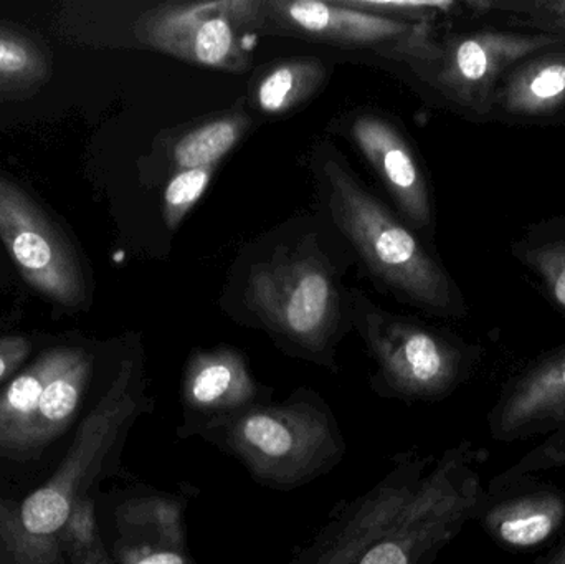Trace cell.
Listing matches in <instances>:
<instances>
[{
	"instance_id": "cell-1",
	"label": "cell",
	"mask_w": 565,
	"mask_h": 564,
	"mask_svg": "<svg viewBox=\"0 0 565 564\" xmlns=\"http://www.w3.org/2000/svg\"><path fill=\"white\" fill-rule=\"evenodd\" d=\"M483 459L470 440L440 456L417 447L395 454L381 480L334 509L291 564H435L487 502Z\"/></svg>"
},
{
	"instance_id": "cell-2",
	"label": "cell",
	"mask_w": 565,
	"mask_h": 564,
	"mask_svg": "<svg viewBox=\"0 0 565 564\" xmlns=\"http://www.w3.org/2000/svg\"><path fill=\"white\" fill-rule=\"evenodd\" d=\"M151 401L138 361L122 360L92 413L78 427L75 439L55 476L32 496L6 523V542L22 564H55L58 536L72 510L85 499L116 444Z\"/></svg>"
},
{
	"instance_id": "cell-3",
	"label": "cell",
	"mask_w": 565,
	"mask_h": 564,
	"mask_svg": "<svg viewBox=\"0 0 565 564\" xmlns=\"http://www.w3.org/2000/svg\"><path fill=\"white\" fill-rule=\"evenodd\" d=\"M194 437L235 457L262 486L285 492L324 476L345 454L334 413L311 390L205 424Z\"/></svg>"
},
{
	"instance_id": "cell-4",
	"label": "cell",
	"mask_w": 565,
	"mask_h": 564,
	"mask_svg": "<svg viewBox=\"0 0 565 564\" xmlns=\"http://www.w3.org/2000/svg\"><path fill=\"white\" fill-rule=\"evenodd\" d=\"M322 174L335 224L381 280L434 313H463L460 295L444 268L344 164L329 159Z\"/></svg>"
},
{
	"instance_id": "cell-5",
	"label": "cell",
	"mask_w": 565,
	"mask_h": 564,
	"mask_svg": "<svg viewBox=\"0 0 565 564\" xmlns=\"http://www.w3.org/2000/svg\"><path fill=\"white\" fill-rule=\"evenodd\" d=\"M247 301L268 330L308 360L335 370L332 347L341 318L338 288L322 258L285 252L252 268Z\"/></svg>"
},
{
	"instance_id": "cell-6",
	"label": "cell",
	"mask_w": 565,
	"mask_h": 564,
	"mask_svg": "<svg viewBox=\"0 0 565 564\" xmlns=\"http://www.w3.org/2000/svg\"><path fill=\"white\" fill-rule=\"evenodd\" d=\"M355 324L377 363L372 387L382 397L435 403L467 377L471 354L424 324L359 305Z\"/></svg>"
},
{
	"instance_id": "cell-7",
	"label": "cell",
	"mask_w": 565,
	"mask_h": 564,
	"mask_svg": "<svg viewBox=\"0 0 565 564\" xmlns=\"http://www.w3.org/2000/svg\"><path fill=\"white\" fill-rule=\"evenodd\" d=\"M267 2H172L139 17V42L207 68L242 72L250 65L255 32L264 25Z\"/></svg>"
},
{
	"instance_id": "cell-8",
	"label": "cell",
	"mask_w": 565,
	"mask_h": 564,
	"mask_svg": "<svg viewBox=\"0 0 565 564\" xmlns=\"http://www.w3.org/2000/svg\"><path fill=\"white\" fill-rule=\"evenodd\" d=\"M0 238L30 287L62 307H85L88 284L72 242L29 192L3 175Z\"/></svg>"
},
{
	"instance_id": "cell-9",
	"label": "cell",
	"mask_w": 565,
	"mask_h": 564,
	"mask_svg": "<svg viewBox=\"0 0 565 564\" xmlns=\"http://www.w3.org/2000/svg\"><path fill=\"white\" fill-rule=\"evenodd\" d=\"M565 33H521L480 30L455 36L441 46L431 65L430 82L455 105L473 115H493L501 82L524 60L559 45Z\"/></svg>"
},
{
	"instance_id": "cell-10",
	"label": "cell",
	"mask_w": 565,
	"mask_h": 564,
	"mask_svg": "<svg viewBox=\"0 0 565 564\" xmlns=\"http://www.w3.org/2000/svg\"><path fill=\"white\" fill-rule=\"evenodd\" d=\"M267 9L281 26L318 42L354 49H377L401 53L422 63H435L441 46L428 39L425 25L407 20L387 19L341 2H267Z\"/></svg>"
},
{
	"instance_id": "cell-11",
	"label": "cell",
	"mask_w": 565,
	"mask_h": 564,
	"mask_svg": "<svg viewBox=\"0 0 565 564\" xmlns=\"http://www.w3.org/2000/svg\"><path fill=\"white\" fill-rule=\"evenodd\" d=\"M270 397L271 391L255 380L241 351L225 347L195 351L189 357L182 377V424L178 436L194 437L205 424L270 403Z\"/></svg>"
},
{
	"instance_id": "cell-12",
	"label": "cell",
	"mask_w": 565,
	"mask_h": 564,
	"mask_svg": "<svg viewBox=\"0 0 565 564\" xmlns=\"http://www.w3.org/2000/svg\"><path fill=\"white\" fill-rule=\"evenodd\" d=\"M490 434L500 443L553 436L565 429V347L514 377L490 413Z\"/></svg>"
},
{
	"instance_id": "cell-13",
	"label": "cell",
	"mask_w": 565,
	"mask_h": 564,
	"mask_svg": "<svg viewBox=\"0 0 565 564\" xmlns=\"http://www.w3.org/2000/svg\"><path fill=\"white\" fill-rule=\"evenodd\" d=\"M491 540L511 550L530 552L553 540L565 526V493L527 482L500 497H488L478 515Z\"/></svg>"
},
{
	"instance_id": "cell-14",
	"label": "cell",
	"mask_w": 565,
	"mask_h": 564,
	"mask_svg": "<svg viewBox=\"0 0 565 564\" xmlns=\"http://www.w3.org/2000/svg\"><path fill=\"white\" fill-rule=\"evenodd\" d=\"M351 135L405 217L418 228L430 227L431 202L427 181L398 129L379 116L362 115L352 123Z\"/></svg>"
},
{
	"instance_id": "cell-15",
	"label": "cell",
	"mask_w": 565,
	"mask_h": 564,
	"mask_svg": "<svg viewBox=\"0 0 565 564\" xmlns=\"http://www.w3.org/2000/svg\"><path fill=\"white\" fill-rule=\"evenodd\" d=\"M565 106V40L511 70L494 96L493 113L546 118Z\"/></svg>"
},
{
	"instance_id": "cell-16",
	"label": "cell",
	"mask_w": 565,
	"mask_h": 564,
	"mask_svg": "<svg viewBox=\"0 0 565 564\" xmlns=\"http://www.w3.org/2000/svg\"><path fill=\"white\" fill-rule=\"evenodd\" d=\"M75 350L53 348L45 351L0 393V449L26 453L43 387Z\"/></svg>"
},
{
	"instance_id": "cell-17",
	"label": "cell",
	"mask_w": 565,
	"mask_h": 564,
	"mask_svg": "<svg viewBox=\"0 0 565 564\" xmlns=\"http://www.w3.org/2000/svg\"><path fill=\"white\" fill-rule=\"evenodd\" d=\"M92 373V354L76 348L73 357L46 381L26 453L43 449L65 433L82 406Z\"/></svg>"
},
{
	"instance_id": "cell-18",
	"label": "cell",
	"mask_w": 565,
	"mask_h": 564,
	"mask_svg": "<svg viewBox=\"0 0 565 564\" xmlns=\"http://www.w3.org/2000/svg\"><path fill=\"white\" fill-rule=\"evenodd\" d=\"M184 512L185 499L178 496L135 497L116 509V525L125 542L189 549Z\"/></svg>"
},
{
	"instance_id": "cell-19",
	"label": "cell",
	"mask_w": 565,
	"mask_h": 564,
	"mask_svg": "<svg viewBox=\"0 0 565 564\" xmlns=\"http://www.w3.org/2000/svg\"><path fill=\"white\" fill-rule=\"evenodd\" d=\"M52 73V53L42 40L0 22V102L35 95Z\"/></svg>"
},
{
	"instance_id": "cell-20",
	"label": "cell",
	"mask_w": 565,
	"mask_h": 564,
	"mask_svg": "<svg viewBox=\"0 0 565 564\" xmlns=\"http://www.w3.org/2000/svg\"><path fill=\"white\" fill-rule=\"evenodd\" d=\"M324 76V65L319 60H285L262 76L255 88V103L268 115H281L318 92Z\"/></svg>"
},
{
	"instance_id": "cell-21",
	"label": "cell",
	"mask_w": 565,
	"mask_h": 564,
	"mask_svg": "<svg viewBox=\"0 0 565 564\" xmlns=\"http://www.w3.org/2000/svg\"><path fill=\"white\" fill-rule=\"evenodd\" d=\"M513 254L543 280L551 300L565 313V217L533 225Z\"/></svg>"
},
{
	"instance_id": "cell-22",
	"label": "cell",
	"mask_w": 565,
	"mask_h": 564,
	"mask_svg": "<svg viewBox=\"0 0 565 564\" xmlns=\"http://www.w3.org/2000/svg\"><path fill=\"white\" fill-rule=\"evenodd\" d=\"M250 128L245 115H227L201 123L189 129L172 146L171 158L178 171L181 169L217 166L232 151Z\"/></svg>"
},
{
	"instance_id": "cell-23",
	"label": "cell",
	"mask_w": 565,
	"mask_h": 564,
	"mask_svg": "<svg viewBox=\"0 0 565 564\" xmlns=\"http://www.w3.org/2000/svg\"><path fill=\"white\" fill-rule=\"evenodd\" d=\"M565 469V429L546 437L540 446L526 454L520 462L491 480V487L500 492L516 489L523 483L537 480V476Z\"/></svg>"
},
{
	"instance_id": "cell-24",
	"label": "cell",
	"mask_w": 565,
	"mask_h": 564,
	"mask_svg": "<svg viewBox=\"0 0 565 564\" xmlns=\"http://www.w3.org/2000/svg\"><path fill=\"white\" fill-rule=\"evenodd\" d=\"M215 166L181 169L172 175L164 191V221L171 231L178 228L185 215L198 204L209 188Z\"/></svg>"
},
{
	"instance_id": "cell-25",
	"label": "cell",
	"mask_w": 565,
	"mask_h": 564,
	"mask_svg": "<svg viewBox=\"0 0 565 564\" xmlns=\"http://www.w3.org/2000/svg\"><path fill=\"white\" fill-rule=\"evenodd\" d=\"M102 543L96 523L95 500L85 497L76 503L58 536V550L68 555L72 564H83L86 556Z\"/></svg>"
},
{
	"instance_id": "cell-26",
	"label": "cell",
	"mask_w": 565,
	"mask_h": 564,
	"mask_svg": "<svg viewBox=\"0 0 565 564\" xmlns=\"http://www.w3.org/2000/svg\"><path fill=\"white\" fill-rule=\"evenodd\" d=\"M115 564H194L189 549L125 542L115 545Z\"/></svg>"
},
{
	"instance_id": "cell-27",
	"label": "cell",
	"mask_w": 565,
	"mask_h": 564,
	"mask_svg": "<svg viewBox=\"0 0 565 564\" xmlns=\"http://www.w3.org/2000/svg\"><path fill=\"white\" fill-rule=\"evenodd\" d=\"M342 6L352 9L364 10L375 15L387 17V19H414L418 22H428L437 13L451 9V2H369V0H341Z\"/></svg>"
},
{
	"instance_id": "cell-28",
	"label": "cell",
	"mask_w": 565,
	"mask_h": 564,
	"mask_svg": "<svg viewBox=\"0 0 565 564\" xmlns=\"http://www.w3.org/2000/svg\"><path fill=\"white\" fill-rule=\"evenodd\" d=\"M32 344L23 337L0 338V381L19 370L29 358Z\"/></svg>"
},
{
	"instance_id": "cell-29",
	"label": "cell",
	"mask_w": 565,
	"mask_h": 564,
	"mask_svg": "<svg viewBox=\"0 0 565 564\" xmlns=\"http://www.w3.org/2000/svg\"><path fill=\"white\" fill-rule=\"evenodd\" d=\"M534 7L541 10L536 13L537 17L550 19V23L556 25V29H565V2L534 3Z\"/></svg>"
},
{
	"instance_id": "cell-30",
	"label": "cell",
	"mask_w": 565,
	"mask_h": 564,
	"mask_svg": "<svg viewBox=\"0 0 565 564\" xmlns=\"http://www.w3.org/2000/svg\"><path fill=\"white\" fill-rule=\"evenodd\" d=\"M534 564H565V542L551 552L544 553Z\"/></svg>"
},
{
	"instance_id": "cell-31",
	"label": "cell",
	"mask_w": 565,
	"mask_h": 564,
	"mask_svg": "<svg viewBox=\"0 0 565 564\" xmlns=\"http://www.w3.org/2000/svg\"><path fill=\"white\" fill-rule=\"evenodd\" d=\"M83 564H115V562H113L111 556L106 552L105 545H103V543H98V546H96V549L86 556Z\"/></svg>"
}]
</instances>
